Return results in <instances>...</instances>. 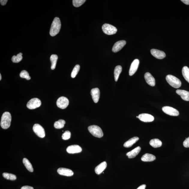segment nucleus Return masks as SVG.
Masks as SVG:
<instances>
[{
    "mask_svg": "<svg viewBox=\"0 0 189 189\" xmlns=\"http://www.w3.org/2000/svg\"><path fill=\"white\" fill-rule=\"evenodd\" d=\"M61 28V22L60 19L56 17L52 22L50 30V34L54 37L59 32Z\"/></svg>",
    "mask_w": 189,
    "mask_h": 189,
    "instance_id": "obj_1",
    "label": "nucleus"
},
{
    "mask_svg": "<svg viewBox=\"0 0 189 189\" xmlns=\"http://www.w3.org/2000/svg\"><path fill=\"white\" fill-rule=\"evenodd\" d=\"M11 121V116L10 113L8 112H4L2 117L1 127L3 129H8L10 127Z\"/></svg>",
    "mask_w": 189,
    "mask_h": 189,
    "instance_id": "obj_2",
    "label": "nucleus"
},
{
    "mask_svg": "<svg viewBox=\"0 0 189 189\" xmlns=\"http://www.w3.org/2000/svg\"><path fill=\"white\" fill-rule=\"evenodd\" d=\"M166 79L169 85L174 88H179L182 85L180 80L173 75H168L166 76Z\"/></svg>",
    "mask_w": 189,
    "mask_h": 189,
    "instance_id": "obj_3",
    "label": "nucleus"
},
{
    "mask_svg": "<svg viewBox=\"0 0 189 189\" xmlns=\"http://www.w3.org/2000/svg\"><path fill=\"white\" fill-rule=\"evenodd\" d=\"M88 130L90 133L95 137L100 138L104 136L102 130L97 125L90 126L88 127Z\"/></svg>",
    "mask_w": 189,
    "mask_h": 189,
    "instance_id": "obj_4",
    "label": "nucleus"
},
{
    "mask_svg": "<svg viewBox=\"0 0 189 189\" xmlns=\"http://www.w3.org/2000/svg\"><path fill=\"white\" fill-rule=\"evenodd\" d=\"M102 29L104 33L108 35L114 34L116 33L117 31L116 27L108 24H105L103 25Z\"/></svg>",
    "mask_w": 189,
    "mask_h": 189,
    "instance_id": "obj_5",
    "label": "nucleus"
},
{
    "mask_svg": "<svg viewBox=\"0 0 189 189\" xmlns=\"http://www.w3.org/2000/svg\"><path fill=\"white\" fill-rule=\"evenodd\" d=\"M41 102L39 99L35 98L31 99L27 104V107L30 109H34L41 106Z\"/></svg>",
    "mask_w": 189,
    "mask_h": 189,
    "instance_id": "obj_6",
    "label": "nucleus"
},
{
    "mask_svg": "<svg viewBox=\"0 0 189 189\" xmlns=\"http://www.w3.org/2000/svg\"><path fill=\"white\" fill-rule=\"evenodd\" d=\"M33 129L34 133L39 137L43 138L45 136V130L41 125L38 124L34 125Z\"/></svg>",
    "mask_w": 189,
    "mask_h": 189,
    "instance_id": "obj_7",
    "label": "nucleus"
},
{
    "mask_svg": "<svg viewBox=\"0 0 189 189\" xmlns=\"http://www.w3.org/2000/svg\"><path fill=\"white\" fill-rule=\"evenodd\" d=\"M69 104V101L68 98L64 96L59 98L56 102L57 106L58 108L62 109L66 108Z\"/></svg>",
    "mask_w": 189,
    "mask_h": 189,
    "instance_id": "obj_8",
    "label": "nucleus"
},
{
    "mask_svg": "<svg viewBox=\"0 0 189 189\" xmlns=\"http://www.w3.org/2000/svg\"><path fill=\"white\" fill-rule=\"evenodd\" d=\"M162 110L164 112L171 116H176L179 115V112L176 109L169 106L163 107Z\"/></svg>",
    "mask_w": 189,
    "mask_h": 189,
    "instance_id": "obj_9",
    "label": "nucleus"
},
{
    "mask_svg": "<svg viewBox=\"0 0 189 189\" xmlns=\"http://www.w3.org/2000/svg\"><path fill=\"white\" fill-rule=\"evenodd\" d=\"M138 117L141 121L144 122H150L154 120V117L148 113H142L139 115Z\"/></svg>",
    "mask_w": 189,
    "mask_h": 189,
    "instance_id": "obj_10",
    "label": "nucleus"
},
{
    "mask_svg": "<svg viewBox=\"0 0 189 189\" xmlns=\"http://www.w3.org/2000/svg\"><path fill=\"white\" fill-rule=\"evenodd\" d=\"M66 150L67 152L70 154H74L76 153L81 152L82 151L81 147L78 145H71L67 147Z\"/></svg>",
    "mask_w": 189,
    "mask_h": 189,
    "instance_id": "obj_11",
    "label": "nucleus"
},
{
    "mask_svg": "<svg viewBox=\"0 0 189 189\" xmlns=\"http://www.w3.org/2000/svg\"><path fill=\"white\" fill-rule=\"evenodd\" d=\"M151 53L155 58L162 59L166 57V54L163 51L157 49H152L151 50Z\"/></svg>",
    "mask_w": 189,
    "mask_h": 189,
    "instance_id": "obj_12",
    "label": "nucleus"
},
{
    "mask_svg": "<svg viewBox=\"0 0 189 189\" xmlns=\"http://www.w3.org/2000/svg\"><path fill=\"white\" fill-rule=\"evenodd\" d=\"M140 61L137 59L134 60L132 62L129 71V74L130 76L133 75L136 73Z\"/></svg>",
    "mask_w": 189,
    "mask_h": 189,
    "instance_id": "obj_13",
    "label": "nucleus"
},
{
    "mask_svg": "<svg viewBox=\"0 0 189 189\" xmlns=\"http://www.w3.org/2000/svg\"><path fill=\"white\" fill-rule=\"evenodd\" d=\"M126 44V41L124 40L117 42L113 46L112 51L114 52H118L124 47Z\"/></svg>",
    "mask_w": 189,
    "mask_h": 189,
    "instance_id": "obj_14",
    "label": "nucleus"
},
{
    "mask_svg": "<svg viewBox=\"0 0 189 189\" xmlns=\"http://www.w3.org/2000/svg\"><path fill=\"white\" fill-rule=\"evenodd\" d=\"M100 90L98 88L92 89L91 91V94L92 100L95 103H98L100 97Z\"/></svg>",
    "mask_w": 189,
    "mask_h": 189,
    "instance_id": "obj_15",
    "label": "nucleus"
},
{
    "mask_svg": "<svg viewBox=\"0 0 189 189\" xmlns=\"http://www.w3.org/2000/svg\"><path fill=\"white\" fill-rule=\"evenodd\" d=\"M144 78L147 83L152 87L154 86L155 84L154 77L150 73L147 72L145 74Z\"/></svg>",
    "mask_w": 189,
    "mask_h": 189,
    "instance_id": "obj_16",
    "label": "nucleus"
},
{
    "mask_svg": "<svg viewBox=\"0 0 189 189\" xmlns=\"http://www.w3.org/2000/svg\"><path fill=\"white\" fill-rule=\"evenodd\" d=\"M58 173L61 175L70 176L73 175L72 170L65 168H60L57 170Z\"/></svg>",
    "mask_w": 189,
    "mask_h": 189,
    "instance_id": "obj_17",
    "label": "nucleus"
},
{
    "mask_svg": "<svg viewBox=\"0 0 189 189\" xmlns=\"http://www.w3.org/2000/svg\"><path fill=\"white\" fill-rule=\"evenodd\" d=\"M176 93L180 95L183 100L189 101V92L185 90L178 89L176 90Z\"/></svg>",
    "mask_w": 189,
    "mask_h": 189,
    "instance_id": "obj_18",
    "label": "nucleus"
},
{
    "mask_svg": "<svg viewBox=\"0 0 189 189\" xmlns=\"http://www.w3.org/2000/svg\"><path fill=\"white\" fill-rule=\"evenodd\" d=\"M141 148L140 146L136 147L133 150L128 152L126 155L128 156L129 158H133L136 157L140 152Z\"/></svg>",
    "mask_w": 189,
    "mask_h": 189,
    "instance_id": "obj_19",
    "label": "nucleus"
},
{
    "mask_svg": "<svg viewBox=\"0 0 189 189\" xmlns=\"http://www.w3.org/2000/svg\"><path fill=\"white\" fill-rule=\"evenodd\" d=\"M106 166L107 163L106 162H103L96 167L95 173L97 174H100L106 169Z\"/></svg>",
    "mask_w": 189,
    "mask_h": 189,
    "instance_id": "obj_20",
    "label": "nucleus"
},
{
    "mask_svg": "<svg viewBox=\"0 0 189 189\" xmlns=\"http://www.w3.org/2000/svg\"><path fill=\"white\" fill-rule=\"evenodd\" d=\"M139 140V138L137 136H134L125 142L124 144V146L126 148H130L132 146V145L137 142Z\"/></svg>",
    "mask_w": 189,
    "mask_h": 189,
    "instance_id": "obj_21",
    "label": "nucleus"
},
{
    "mask_svg": "<svg viewBox=\"0 0 189 189\" xmlns=\"http://www.w3.org/2000/svg\"><path fill=\"white\" fill-rule=\"evenodd\" d=\"M156 159V157L154 155L149 154V153H146L141 158V160L144 162H151L155 160Z\"/></svg>",
    "mask_w": 189,
    "mask_h": 189,
    "instance_id": "obj_22",
    "label": "nucleus"
},
{
    "mask_svg": "<svg viewBox=\"0 0 189 189\" xmlns=\"http://www.w3.org/2000/svg\"><path fill=\"white\" fill-rule=\"evenodd\" d=\"M149 143H150V146L154 148H159V147H161L162 145V142L161 141L158 139H153L151 140Z\"/></svg>",
    "mask_w": 189,
    "mask_h": 189,
    "instance_id": "obj_23",
    "label": "nucleus"
},
{
    "mask_svg": "<svg viewBox=\"0 0 189 189\" xmlns=\"http://www.w3.org/2000/svg\"><path fill=\"white\" fill-rule=\"evenodd\" d=\"M58 59V56L56 54H52L50 56V60L51 62V68L52 70H54L56 68L57 62Z\"/></svg>",
    "mask_w": 189,
    "mask_h": 189,
    "instance_id": "obj_24",
    "label": "nucleus"
},
{
    "mask_svg": "<svg viewBox=\"0 0 189 189\" xmlns=\"http://www.w3.org/2000/svg\"><path fill=\"white\" fill-rule=\"evenodd\" d=\"M182 72L184 79L189 83V68L187 66L184 67Z\"/></svg>",
    "mask_w": 189,
    "mask_h": 189,
    "instance_id": "obj_25",
    "label": "nucleus"
},
{
    "mask_svg": "<svg viewBox=\"0 0 189 189\" xmlns=\"http://www.w3.org/2000/svg\"><path fill=\"white\" fill-rule=\"evenodd\" d=\"M23 163L24 164L25 167H26L27 170L30 172L33 171V169L31 164L27 158H24L23 159Z\"/></svg>",
    "mask_w": 189,
    "mask_h": 189,
    "instance_id": "obj_26",
    "label": "nucleus"
},
{
    "mask_svg": "<svg viewBox=\"0 0 189 189\" xmlns=\"http://www.w3.org/2000/svg\"><path fill=\"white\" fill-rule=\"evenodd\" d=\"M122 71V67L121 66L116 67L114 70V77L116 81H117L118 79L119 76Z\"/></svg>",
    "mask_w": 189,
    "mask_h": 189,
    "instance_id": "obj_27",
    "label": "nucleus"
},
{
    "mask_svg": "<svg viewBox=\"0 0 189 189\" xmlns=\"http://www.w3.org/2000/svg\"><path fill=\"white\" fill-rule=\"evenodd\" d=\"M66 122L63 119H60L56 121L54 124V127L56 129H60L64 127Z\"/></svg>",
    "mask_w": 189,
    "mask_h": 189,
    "instance_id": "obj_28",
    "label": "nucleus"
},
{
    "mask_svg": "<svg viewBox=\"0 0 189 189\" xmlns=\"http://www.w3.org/2000/svg\"><path fill=\"white\" fill-rule=\"evenodd\" d=\"M22 52H20L16 56H13L12 58V62L14 63H18L21 62L22 59Z\"/></svg>",
    "mask_w": 189,
    "mask_h": 189,
    "instance_id": "obj_29",
    "label": "nucleus"
},
{
    "mask_svg": "<svg viewBox=\"0 0 189 189\" xmlns=\"http://www.w3.org/2000/svg\"><path fill=\"white\" fill-rule=\"evenodd\" d=\"M3 176L4 178L8 180H14L16 178V176L10 173H4L3 174Z\"/></svg>",
    "mask_w": 189,
    "mask_h": 189,
    "instance_id": "obj_30",
    "label": "nucleus"
},
{
    "mask_svg": "<svg viewBox=\"0 0 189 189\" xmlns=\"http://www.w3.org/2000/svg\"><path fill=\"white\" fill-rule=\"evenodd\" d=\"M80 69V66L79 64H77L74 68L71 73V77L73 78H74L78 73Z\"/></svg>",
    "mask_w": 189,
    "mask_h": 189,
    "instance_id": "obj_31",
    "label": "nucleus"
},
{
    "mask_svg": "<svg viewBox=\"0 0 189 189\" xmlns=\"http://www.w3.org/2000/svg\"><path fill=\"white\" fill-rule=\"evenodd\" d=\"M85 0H73V4L75 7H79L85 3Z\"/></svg>",
    "mask_w": 189,
    "mask_h": 189,
    "instance_id": "obj_32",
    "label": "nucleus"
},
{
    "mask_svg": "<svg viewBox=\"0 0 189 189\" xmlns=\"http://www.w3.org/2000/svg\"><path fill=\"white\" fill-rule=\"evenodd\" d=\"M20 76L21 78L26 79L27 80H29L31 79L28 72L25 70H23L21 71L20 74Z\"/></svg>",
    "mask_w": 189,
    "mask_h": 189,
    "instance_id": "obj_33",
    "label": "nucleus"
},
{
    "mask_svg": "<svg viewBox=\"0 0 189 189\" xmlns=\"http://www.w3.org/2000/svg\"><path fill=\"white\" fill-rule=\"evenodd\" d=\"M70 132L68 131H65L64 133L62 134V137L63 140H66L70 139Z\"/></svg>",
    "mask_w": 189,
    "mask_h": 189,
    "instance_id": "obj_34",
    "label": "nucleus"
},
{
    "mask_svg": "<svg viewBox=\"0 0 189 189\" xmlns=\"http://www.w3.org/2000/svg\"><path fill=\"white\" fill-rule=\"evenodd\" d=\"M183 146L186 148H189V137L186 138L183 142Z\"/></svg>",
    "mask_w": 189,
    "mask_h": 189,
    "instance_id": "obj_35",
    "label": "nucleus"
},
{
    "mask_svg": "<svg viewBox=\"0 0 189 189\" xmlns=\"http://www.w3.org/2000/svg\"><path fill=\"white\" fill-rule=\"evenodd\" d=\"M21 189H34V188L32 187L25 186L22 187Z\"/></svg>",
    "mask_w": 189,
    "mask_h": 189,
    "instance_id": "obj_36",
    "label": "nucleus"
},
{
    "mask_svg": "<svg viewBox=\"0 0 189 189\" xmlns=\"http://www.w3.org/2000/svg\"><path fill=\"white\" fill-rule=\"evenodd\" d=\"M8 2V0H1L0 2L2 5H5Z\"/></svg>",
    "mask_w": 189,
    "mask_h": 189,
    "instance_id": "obj_37",
    "label": "nucleus"
},
{
    "mask_svg": "<svg viewBox=\"0 0 189 189\" xmlns=\"http://www.w3.org/2000/svg\"><path fill=\"white\" fill-rule=\"evenodd\" d=\"M146 184H142L140 187H139L138 188L136 189H145L146 188Z\"/></svg>",
    "mask_w": 189,
    "mask_h": 189,
    "instance_id": "obj_38",
    "label": "nucleus"
},
{
    "mask_svg": "<svg viewBox=\"0 0 189 189\" xmlns=\"http://www.w3.org/2000/svg\"><path fill=\"white\" fill-rule=\"evenodd\" d=\"M181 1L186 5H189V0H182Z\"/></svg>",
    "mask_w": 189,
    "mask_h": 189,
    "instance_id": "obj_39",
    "label": "nucleus"
},
{
    "mask_svg": "<svg viewBox=\"0 0 189 189\" xmlns=\"http://www.w3.org/2000/svg\"><path fill=\"white\" fill-rule=\"evenodd\" d=\"M2 79V76L1 74H0V80H1Z\"/></svg>",
    "mask_w": 189,
    "mask_h": 189,
    "instance_id": "obj_40",
    "label": "nucleus"
}]
</instances>
